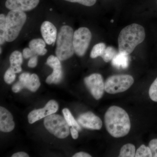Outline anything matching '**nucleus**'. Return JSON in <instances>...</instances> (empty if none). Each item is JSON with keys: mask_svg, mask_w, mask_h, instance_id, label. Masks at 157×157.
Here are the masks:
<instances>
[{"mask_svg": "<svg viewBox=\"0 0 157 157\" xmlns=\"http://www.w3.org/2000/svg\"><path fill=\"white\" fill-rule=\"evenodd\" d=\"M145 38V30L142 26L137 24L127 26L121 31L118 38L119 52L128 55L132 53Z\"/></svg>", "mask_w": 157, "mask_h": 157, "instance_id": "2", "label": "nucleus"}, {"mask_svg": "<svg viewBox=\"0 0 157 157\" xmlns=\"http://www.w3.org/2000/svg\"><path fill=\"white\" fill-rule=\"evenodd\" d=\"M128 55L126 53L119 52L111 60L113 66L117 69H126L129 66Z\"/></svg>", "mask_w": 157, "mask_h": 157, "instance_id": "17", "label": "nucleus"}, {"mask_svg": "<svg viewBox=\"0 0 157 157\" xmlns=\"http://www.w3.org/2000/svg\"><path fill=\"white\" fill-rule=\"evenodd\" d=\"M36 55L29 48H26L23 50V56L25 59L30 58L31 57ZM38 56V55H37Z\"/></svg>", "mask_w": 157, "mask_h": 157, "instance_id": "29", "label": "nucleus"}, {"mask_svg": "<svg viewBox=\"0 0 157 157\" xmlns=\"http://www.w3.org/2000/svg\"><path fill=\"white\" fill-rule=\"evenodd\" d=\"M135 147L134 144H127L124 145L121 148L119 157H135Z\"/></svg>", "mask_w": 157, "mask_h": 157, "instance_id": "20", "label": "nucleus"}, {"mask_svg": "<svg viewBox=\"0 0 157 157\" xmlns=\"http://www.w3.org/2000/svg\"><path fill=\"white\" fill-rule=\"evenodd\" d=\"M70 132H71L72 137L74 139H76L78 138V130L75 128L74 127H72L70 128Z\"/></svg>", "mask_w": 157, "mask_h": 157, "instance_id": "32", "label": "nucleus"}, {"mask_svg": "<svg viewBox=\"0 0 157 157\" xmlns=\"http://www.w3.org/2000/svg\"><path fill=\"white\" fill-rule=\"evenodd\" d=\"M135 157H151V151L149 147L141 145L137 150L135 154Z\"/></svg>", "mask_w": 157, "mask_h": 157, "instance_id": "24", "label": "nucleus"}, {"mask_svg": "<svg viewBox=\"0 0 157 157\" xmlns=\"http://www.w3.org/2000/svg\"><path fill=\"white\" fill-rule=\"evenodd\" d=\"M15 127L13 116L9 110L0 107V130L3 132H11Z\"/></svg>", "mask_w": 157, "mask_h": 157, "instance_id": "14", "label": "nucleus"}, {"mask_svg": "<svg viewBox=\"0 0 157 157\" xmlns=\"http://www.w3.org/2000/svg\"><path fill=\"white\" fill-rule=\"evenodd\" d=\"M19 78L24 88H26L33 92L38 90L41 85L39 77L36 74L23 73L20 76Z\"/></svg>", "mask_w": 157, "mask_h": 157, "instance_id": "15", "label": "nucleus"}, {"mask_svg": "<svg viewBox=\"0 0 157 157\" xmlns=\"http://www.w3.org/2000/svg\"><path fill=\"white\" fill-rule=\"evenodd\" d=\"M148 147L151 151L152 157H157V139L151 140Z\"/></svg>", "mask_w": 157, "mask_h": 157, "instance_id": "28", "label": "nucleus"}, {"mask_svg": "<svg viewBox=\"0 0 157 157\" xmlns=\"http://www.w3.org/2000/svg\"><path fill=\"white\" fill-rule=\"evenodd\" d=\"M44 125L48 132L60 139L68 137L69 126L65 118L58 114H52L45 117Z\"/></svg>", "mask_w": 157, "mask_h": 157, "instance_id": "5", "label": "nucleus"}, {"mask_svg": "<svg viewBox=\"0 0 157 157\" xmlns=\"http://www.w3.org/2000/svg\"><path fill=\"white\" fill-rule=\"evenodd\" d=\"M29 156L28 154L24 152H18L12 155V157H29Z\"/></svg>", "mask_w": 157, "mask_h": 157, "instance_id": "33", "label": "nucleus"}, {"mask_svg": "<svg viewBox=\"0 0 157 157\" xmlns=\"http://www.w3.org/2000/svg\"><path fill=\"white\" fill-rule=\"evenodd\" d=\"M38 63V56L35 55L30 58L28 62V67L30 68H35L36 67Z\"/></svg>", "mask_w": 157, "mask_h": 157, "instance_id": "30", "label": "nucleus"}, {"mask_svg": "<svg viewBox=\"0 0 157 157\" xmlns=\"http://www.w3.org/2000/svg\"><path fill=\"white\" fill-rule=\"evenodd\" d=\"M59 109V105L54 100H50L44 108L35 109L29 113L28 120L30 124H33L39 120L56 113Z\"/></svg>", "mask_w": 157, "mask_h": 157, "instance_id": "9", "label": "nucleus"}, {"mask_svg": "<svg viewBox=\"0 0 157 157\" xmlns=\"http://www.w3.org/2000/svg\"><path fill=\"white\" fill-rule=\"evenodd\" d=\"M63 113L64 117L67 121L69 126L74 127L78 131H81V127L78 124V121L74 119L69 109L67 108H64L63 109Z\"/></svg>", "mask_w": 157, "mask_h": 157, "instance_id": "19", "label": "nucleus"}, {"mask_svg": "<svg viewBox=\"0 0 157 157\" xmlns=\"http://www.w3.org/2000/svg\"><path fill=\"white\" fill-rule=\"evenodd\" d=\"M15 73L11 68H9L4 75V80L6 82L9 84L12 83L16 78Z\"/></svg>", "mask_w": 157, "mask_h": 157, "instance_id": "26", "label": "nucleus"}, {"mask_svg": "<svg viewBox=\"0 0 157 157\" xmlns=\"http://www.w3.org/2000/svg\"><path fill=\"white\" fill-rule=\"evenodd\" d=\"M107 47L104 43H99L96 44L93 47L91 52L90 56L91 58L95 59L102 56Z\"/></svg>", "mask_w": 157, "mask_h": 157, "instance_id": "21", "label": "nucleus"}, {"mask_svg": "<svg viewBox=\"0 0 157 157\" xmlns=\"http://www.w3.org/2000/svg\"><path fill=\"white\" fill-rule=\"evenodd\" d=\"M70 2L78 3L83 6L90 7L94 5L97 0H65Z\"/></svg>", "mask_w": 157, "mask_h": 157, "instance_id": "27", "label": "nucleus"}, {"mask_svg": "<svg viewBox=\"0 0 157 157\" xmlns=\"http://www.w3.org/2000/svg\"><path fill=\"white\" fill-rule=\"evenodd\" d=\"M1 53H2V48H1Z\"/></svg>", "mask_w": 157, "mask_h": 157, "instance_id": "36", "label": "nucleus"}, {"mask_svg": "<svg viewBox=\"0 0 157 157\" xmlns=\"http://www.w3.org/2000/svg\"><path fill=\"white\" fill-rule=\"evenodd\" d=\"M6 17L5 14L0 15V44L3 45L6 41L5 38L6 29Z\"/></svg>", "mask_w": 157, "mask_h": 157, "instance_id": "23", "label": "nucleus"}, {"mask_svg": "<svg viewBox=\"0 0 157 157\" xmlns=\"http://www.w3.org/2000/svg\"><path fill=\"white\" fill-rule=\"evenodd\" d=\"M23 55L18 51H14L9 58L10 67L14 73H20L22 71L21 65L23 63Z\"/></svg>", "mask_w": 157, "mask_h": 157, "instance_id": "16", "label": "nucleus"}, {"mask_svg": "<svg viewBox=\"0 0 157 157\" xmlns=\"http://www.w3.org/2000/svg\"><path fill=\"white\" fill-rule=\"evenodd\" d=\"M73 29L69 25H63L59 32L56 39V54L60 61L66 60L74 54Z\"/></svg>", "mask_w": 157, "mask_h": 157, "instance_id": "3", "label": "nucleus"}, {"mask_svg": "<svg viewBox=\"0 0 157 157\" xmlns=\"http://www.w3.org/2000/svg\"><path fill=\"white\" fill-rule=\"evenodd\" d=\"M23 88H24V87L22 83L19 81L13 86L12 87V90L14 93H18Z\"/></svg>", "mask_w": 157, "mask_h": 157, "instance_id": "31", "label": "nucleus"}, {"mask_svg": "<svg viewBox=\"0 0 157 157\" xmlns=\"http://www.w3.org/2000/svg\"><path fill=\"white\" fill-rule=\"evenodd\" d=\"M45 41L41 39H34L29 43V48L36 55L44 56L47 53Z\"/></svg>", "mask_w": 157, "mask_h": 157, "instance_id": "18", "label": "nucleus"}, {"mask_svg": "<svg viewBox=\"0 0 157 157\" xmlns=\"http://www.w3.org/2000/svg\"><path fill=\"white\" fill-rule=\"evenodd\" d=\"M134 79L126 74L115 75L107 78L105 82V90L109 94L123 92L133 85Z\"/></svg>", "mask_w": 157, "mask_h": 157, "instance_id": "6", "label": "nucleus"}, {"mask_svg": "<svg viewBox=\"0 0 157 157\" xmlns=\"http://www.w3.org/2000/svg\"><path fill=\"white\" fill-rule=\"evenodd\" d=\"M46 64L53 70L52 73L46 78V83L49 84L58 83L61 81L63 77V71L60 60L57 57L51 55L48 57Z\"/></svg>", "mask_w": 157, "mask_h": 157, "instance_id": "10", "label": "nucleus"}, {"mask_svg": "<svg viewBox=\"0 0 157 157\" xmlns=\"http://www.w3.org/2000/svg\"><path fill=\"white\" fill-rule=\"evenodd\" d=\"M27 19L24 11L11 10L6 17L5 38L6 42H11L17 39Z\"/></svg>", "mask_w": 157, "mask_h": 157, "instance_id": "4", "label": "nucleus"}, {"mask_svg": "<svg viewBox=\"0 0 157 157\" xmlns=\"http://www.w3.org/2000/svg\"><path fill=\"white\" fill-rule=\"evenodd\" d=\"M73 157H91V156L89 154L83 152L77 153L73 156Z\"/></svg>", "mask_w": 157, "mask_h": 157, "instance_id": "34", "label": "nucleus"}, {"mask_svg": "<svg viewBox=\"0 0 157 157\" xmlns=\"http://www.w3.org/2000/svg\"><path fill=\"white\" fill-rule=\"evenodd\" d=\"M117 53V51L114 47L108 46L105 49L101 57L103 58L104 62L107 63L112 60Z\"/></svg>", "mask_w": 157, "mask_h": 157, "instance_id": "22", "label": "nucleus"}, {"mask_svg": "<svg viewBox=\"0 0 157 157\" xmlns=\"http://www.w3.org/2000/svg\"><path fill=\"white\" fill-rule=\"evenodd\" d=\"M77 121L83 128L92 130H100L103 125L100 118L90 111L79 115Z\"/></svg>", "mask_w": 157, "mask_h": 157, "instance_id": "11", "label": "nucleus"}, {"mask_svg": "<svg viewBox=\"0 0 157 157\" xmlns=\"http://www.w3.org/2000/svg\"><path fill=\"white\" fill-rule=\"evenodd\" d=\"M92 38L90 31L87 28L81 27L75 31L73 38L74 52L78 56H83L89 46Z\"/></svg>", "mask_w": 157, "mask_h": 157, "instance_id": "7", "label": "nucleus"}, {"mask_svg": "<svg viewBox=\"0 0 157 157\" xmlns=\"http://www.w3.org/2000/svg\"><path fill=\"white\" fill-rule=\"evenodd\" d=\"M40 0H7L6 6L10 10L26 11L35 9Z\"/></svg>", "mask_w": 157, "mask_h": 157, "instance_id": "12", "label": "nucleus"}, {"mask_svg": "<svg viewBox=\"0 0 157 157\" xmlns=\"http://www.w3.org/2000/svg\"><path fill=\"white\" fill-rule=\"evenodd\" d=\"M104 120L107 131L112 137H123L130 132L131 124L128 114L120 107H109L105 113Z\"/></svg>", "mask_w": 157, "mask_h": 157, "instance_id": "1", "label": "nucleus"}, {"mask_svg": "<svg viewBox=\"0 0 157 157\" xmlns=\"http://www.w3.org/2000/svg\"><path fill=\"white\" fill-rule=\"evenodd\" d=\"M149 95L152 101L157 102V77L150 87Z\"/></svg>", "mask_w": 157, "mask_h": 157, "instance_id": "25", "label": "nucleus"}, {"mask_svg": "<svg viewBox=\"0 0 157 157\" xmlns=\"http://www.w3.org/2000/svg\"><path fill=\"white\" fill-rule=\"evenodd\" d=\"M86 87L96 100L101 99L105 90V83L103 77L99 73H94L84 78Z\"/></svg>", "mask_w": 157, "mask_h": 157, "instance_id": "8", "label": "nucleus"}, {"mask_svg": "<svg viewBox=\"0 0 157 157\" xmlns=\"http://www.w3.org/2000/svg\"><path fill=\"white\" fill-rule=\"evenodd\" d=\"M41 34L44 41L48 45L55 44L57 39V29L52 23L45 21L41 26Z\"/></svg>", "mask_w": 157, "mask_h": 157, "instance_id": "13", "label": "nucleus"}, {"mask_svg": "<svg viewBox=\"0 0 157 157\" xmlns=\"http://www.w3.org/2000/svg\"><path fill=\"white\" fill-rule=\"evenodd\" d=\"M113 20H112L111 21V22L113 23Z\"/></svg>", "mask_w": 157, "mask_h": 157, "instance_id": "35", "label": "nucleus"}]
</instances>
